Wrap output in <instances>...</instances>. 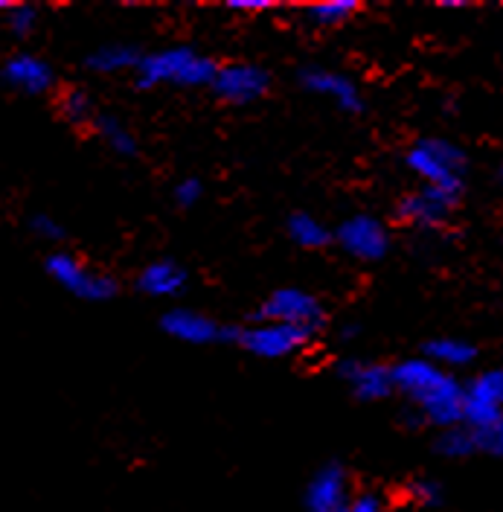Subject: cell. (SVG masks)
<instances>
[{
  "instance_id": "1",
  "label": "cell",
  "mask_w": 503,
  "mask_h": 512,
  "mask_svg": "<svg viewBox=\"0 0 503 512\" xmlns=\"http://www.w3.org/2000/svg\"><path fill=\"white\" fill-rule=\"evenodd\" d=\"M393 379H396V393L408 402L410 414L419 422L437 431L463 425L466 384L451 370H442L425 355H413L393 364Z\"/></svg>"
},
{
  "instance_id": "2",
  "label": "cell",
  "mask_w": 503,
  "mask_h": 512,
  "mask_svg": "<svg viewBox=\"0 0 503 512\" xmlns=\"http://www.w3.org/2000/svg\"><path fill=\"white\" fill-rule=\"evenodd\" d=\"M219 73V62L210 59L207 53L189 47V44H175L143 53L140 67L134 73L137 88L155 91V88H213Z\"/></svg>"
},
{
  "instance_id": "3",
  "label": "cell",
  "mask_w": 503,
  "mask_h": 512,
  "mask_svg": "<svg viewBox=\"0 0 503 512\" xmlns=\"http://www.w3.org/2000/svg\"><path fill=\"white\" fill-rule=\"evenodd\" d=\"M405 166L419 187H434L463 198L469 178V155L445 137H419L405 152Z\"/></svg>"
},
{
  "instance_id": "4",
  "label": "cell",
  "mask_w": 503,
  "mask_h": 512,
  "mask_svg": "<svg viewBox=\"0 0 503 512\" xmlns=\"http://www.w3.org/2000/svg\"><path fill=\"white\" fill-rule=\"evenodd\" d=\"M44 271L62 291H67L76 300H85V303H108L117 297V288H120L108 271L94 268L82 256L62 251V248H53L47 254Z\"/></svg>"
},
{
  "instance_id": "5",
  "label": "cell",
  "mask_w": 503,
  "mask_h": 512,
  "mask_svg": "<svg viewBox=\"0 0 503 512\" xmlns=\"http://www.w3.org/2000/svg\"><path fill=\"white\" fill-rule=\"evenodd\" d=\"M315 332L297 329V326H285V323H274V320H256L233 329V344L239 350H245L253 358L262 361H283L297 352H303L312 344Z\"/></svg>"
},
{
  "instance_id": "6",
  "label": "cell",
  "mask_w": 503,
  "mask_h": 512,
  "mask_svg": "<svg viewBox=\"0 0 503 512\" xmlns=\"http://www.w3.org/2000/svg\"><path fill=\"white\" fill-rule=\"evenodd\" d=\"M256 320H274L285 326H297L306 332H320L326 326V309L320 297L300 286L274 288L256 309Z\"/></svg>"
},
{
  "instance_id": "7",
  "label": "cell",
  "mask_w": 503,
  "mask_h": 512,
  "mask_svg": "<svg viewBox=\"0 0 503 512\" xmlns=\"http://www.w3.org/2000/svg\"><path fill=\"white\" fill-rule=\"evenodd\" d=\"M335 245L355 262H381L390 254L393 233L384 219L370 213H355L335 227Z\"/></svg>"
},
{
  "instance_id": "8",
  "label": "cell",
  "mask_w": 503,
  "mask_h": 512,
  "mask_svg": "<svg viewBox=\"0 0 503 512\" xmlns=\"http://www.w3.org/2000/svg\"><path fill=\"white\" fill-rule=\"evenodd\" d=\"M460 201L463 198L434 187H416L396 201V219L416 230H440L457 216Z\"/></svg>"
},
{
  "instance_id": "9",
  "label": "cell",
  "mask_w": 503,
  "mask_h": 512,
  "mask_svg": "<svg viewBox=\"0 0 503 512\" xmlns=\"http://www.w3.org/2000/svg\"><path fill=\"white\" fill-rule=\"evenodd\" d=\"M224 105H253L262 102L271 91V73L262 64L253 62H227L219 64L216 82L210 88Z\"/></svg>"
},
{
  "instance_id": "10",
  "label": "cell",
  "mask_w": 503,
  "mask_h": 512,
  "mask_svg": "<svg viewBox=\"0 0 503 512\" xmlns=\"http://www.w3.org/2000/svg\"><path fill=\"white\" fill-rule=\"evenodd\" d=\"M355 498L358 495L352 492V478L346 466L332 460V463H323L306 483L303 504H306V512H352Z\"/></svg>"
},
{
  "instance_id": "11",
  "label": "cell",
  "mask_w": 503,
  "mask_h": 512,
  "mask_svg": "<svg viewBox=\"0 0 503 512\" xmlns=\"http://www.w3.org/2000/svg\"><path fill=\"white\" fill-rule=\"evenodd\" d=\"M338 379L349 387L358 402H384L396 393L393 364L384 361H361V358H341L335 367Z\"/></svg>"
},
{
  "instance_id": "12",
  "label": "cell",
  "mask_w": 503,
  "mask_h": 512,
  "mask_svg": "<svg viewBox=\"0 0 503 512\" xmlns=\"http://www.w3.org/2000/svg\"><path fill=\"white\" fill-rule=\"evenodd\" d=\"M297 82H300L303 91L320 96V99H329L344 114H361L364 111V94H361V88L346 73H341V70L309 64V67H303L297 73Z\"/></svg>"
},
{
  "instance_id": "13",
  "label": "cell",
  "mask_w": 503,
  "mask_h": 512,
  "mask_svg": "<svg viewBox=\"0 0 503 512\" xmlns=\"http://www.w3.org/2000/svg\"><path fill=\"white\" fill-rule=\"evenodd\" d=\"M160 329L172 341L189 344V347H210V344H219V341H233V329L221 326L219 320L198 312V309H184V306H175V309L163 312Z\"/></svg>"
},
{
  "instance_id": "14",
  "label": "cell",
  "mask_w": 503,
  "mask_h": 512,
  "mask_svg": "<svg viewBox=\"0 0 503 512\" xmlns=\"http://www.w3.org/2000/svg\"><path fill=\"white\" fill-rule=\"evenodd\" d=\"M503 416V370H480L466 382L463 425L483 428Z\"/></svg>"
},
{
  "instance_id": "15",
  "label": "cell",
  "mask_w": 503,
  "mask_h": 512,
  "mask_svg": "<svg viewBox=\"0 0 503 512\" xmlns=\"http://www.w3.org/2000/svg\"><path fill=\"white\" fill-rule=\"evenodd\" d=\"M3 82L24 96H47L56 91V67L38 53H12L3 62Z\"/></svg>"
},
{
  "instance_id": "16",
  "label": "cell",
  "mask_w": 503,
  "mask_h": 512,
  "mask_svg": "<svg viewBox=\"0 0 503 512\" xmlns=\"http://www.w3.org/2000/svg\"><path fill=\"white\" fill-rule=\"evenodd\" d=\"M134 286L152 300H175L189 286L187 268L175 259H152L137 271Z\"/></svg>"
},
{
  "instance_id": "17",
  "label": "cell",
  "mask_w": 503,
  "mask_h": 512,
  "mask_svg": "<svg viewBox=\"0 0 503 512\" xmlns=\"http://www.w3.org/2000/svg\"><path fill=\"white\" fill-rule=\"evenodd\" d=\"M285 233L303 251H323V248H329L335 242V230L323 219H317L315 213H306V210H297V213L288 216Z\"/></svg>"
},
{
  "instance_id": "18",
  "label": "cell",
  "mask_w": 503,
  "mask_h": 512,
  "mask_svg": "<svg viewBox=\"0 0 503 512\" xmlns=\"http://www.w3.org/2000/svg\"><path fill=\"white\" fill-rule=\"evenodd\" d=\"M143 53H137V47L131 44H102L85 56V67L91 73H102V76H120V73H137Z\"/></svg>"
},
{
  "instance_id": "19",
  "label": "cell",
  "mask_w": 503,
  "mask_h": 512,
  "mask_svg": "<svg viewBox=\"0 0 503 512\" xmlns=\"http://www.w3.org/2000/svg\"><path fill=\"white\" fill-rule=\"evenodd\" d=\"M422 355L428 361H434L442 370H451L454 373V370H463V367L474 364L477 347H474L472 341H463V338H454V335H440V338L425 341Z\"/></svg>"
},
{
  "instance_id": "20",
  "label": "cell",
  "mask_w": 503,
  "mask_h": 512,
  "mask_svg": "<svg viewBox=\"0 0 503 512\" xmlns=\"http://www.w3.org/2000/svg\"><path fill=\"white\" fill-rule=\"evenodd\" d=\"M91 131L99 137V143H102L108 152H114L117 158H134V155L140 152L137 134H134L120 117H114V114H96Z\"/></svg>"
},
{
  "instance_id": "21",
  "label": "cell",
  "mask_w": 503,
  "mask_h": 512,
  "mask_svg": "<svg viewBox=\"0 0 503 512\" xmlns=\"http://www.w3.org/2000/svg\"><path fill=\"white\" fill-rule=\"evenodd\" d=\"M361 12V3L355 0H326L306 9V18L315 24L317 30H338L346 21H352Z\"/></svg>"
},
{
  "instance_id": "22",
  "label": "cell",
  "mask_w": 503,
  "mask_h": 512,
  "mask_svg": "<svg viewBox=\"0 0 503 512\" xmlns=\"http://www.w3.org/2000/svg\"><path fill=\"white\" fill-rule=\"evenodd\" d=\"M56 108H59L64 123H70V126H94V102H91L88 91H82V88H64V91H59Z\"/></svg>"
},
{
  "instance_id": "23",
  "label": "cell",
  "mask_w": 503,
  "mask_h": 512,
  "mask_svg": "<svg viewBox=\"0 0 503 512\" xmlns=\"http://www.w3.org/2000/svg\"><path fill=\"white\" fill-rule=\"evenodd\" d=\"M434 451L440 457H448V460H466V457L477 454L474 431L469 425H457V428H448V431H437Z\"/></svg>"
},
{
  "instance_id": "24",
  "label": "cell",
  "mask_w": 503,
  "mask_h": 512,
  "mask_svg": "<svg viewBox=\"0 0 503 512\" xmlns=\"http://www.w3.org/2000/svg\"><path fill=\"white\" fill-rule=\"evenodd\" d=\"M3 21H6V30L15 38H30L38 24V9L30 3H9V6H3Z\"/></svg>"
},
{
  "instance_id": "25",
  "label": "cell",
  "mask_w": 503,
  "mask_h": 512,
  "mask_svg": "<svg viewBox=\"0 0 503 512\" xmlns=\"http://www.w3.org/2000/svg\"><path fill=\"white\" fill-rule=\"evenodd\" d=\"M474 443H477V454H489V457H498L503 460V416L495 419L492 425H483V428H472Z\"/></svg>"
},
{
  "instance_id": "26",
  "label": "cell",
  "mask_w": 503,
  "mask_h": 512,
  "mask_svg": "<svg viewBox=\"0 0 503 512\" xmlns=\"http://www.w3.org/2000/svg\"><path fill=\"white\" fill-rule=\"evenodd\" d=\"M27 227H30V233L38 239V242H47V245H59L64 236V224L56 219V216H50V213H35L30 222H27Z\"/></svg>"
},
{
  "instance_id": "27",
  "label": "cell",
  "mask_w": 503,
  "mask_h": 512,
  "mask_svg": "<svg viewBox=\"0 0 503 512\" xmlns=\"http://www.w3.org/2000/svg\"><path fill=\"white\" fill-rule=\"evenodd\" d=\"M410 498L425 507V510H434L442 504V486L434 478H416L410 483Z\"/></svg>"
},
{
  "instance_id": "28",
  "label": "cell",
  "mask_w": 503,
  "mask_h": 512,
  "mask_svg": "<svg viewBox=\"0 0 503 512\" xmlns=\"http://www.w3.org/2000/svg\"><path fill=\"white\" fill-rule=\"evenodd\" d=\"M204 198V184L198 181V178H181L175 187H172V201L178 204V207H184V210H189V207H195L198 201Z\"/></svg>"
},
{
  "instance_id": "29",
  "label": "cell",
  "mask_w": 503,
  "mask_h": 512,
  "mask_svg": "<svg viewBox=\"0 0 503 512\" xmlns=\"http://www.w3.org/2000/svg\"><path fill=\"white\" fill-rule=\"evenodd\" d=\"M352 512H384V504L373 492H358V498L352 504Z\"/></svg>"
},
{
  "instance_id": "30",
  "label": "cell",
  "mask_w": 503,
  "mask_h": 512,
  "mask_svg": "<svg viewBox=\"0 0 503 512\" xmlns=\"http://www.w3.org/2000/svg\"><path fill=\"white\" fill-rule=\"evenodd\" d=\"M227 6H230V9H239V12H262V9H268L271 3H268V0H230Z\"/></svg>"
},
{
  "instance_id": "31",
  "label": "cell",
  "mask_w": 503,
  "mask_h": 512,
  "mask_svg": "<svg viewBox=\"0 0 503 512\" xmlns=\"http://www.w3.org/2000/svg\"><path fill=\"white\" fill-rule=\"evenodd\" d=\"M352 335H358V326H352V323H346L344 332H341V338H344V341H349Z\"/></svg>"
},
{
  "instance_id": "32",
  "label": "cell",
  "mask_w": 503,
  "mask_h": 512,
  "mask_svg": "<svg viewBox=\"0 0 503 512\" xmlns=\"http://www.w3.org/2000/svg\"><path fill=\"white\" fill-rule=\"evenodd\" d=\"M498 181H501V187H503V166H501V172H498Z\"/></svg>"
}]
</instances>
